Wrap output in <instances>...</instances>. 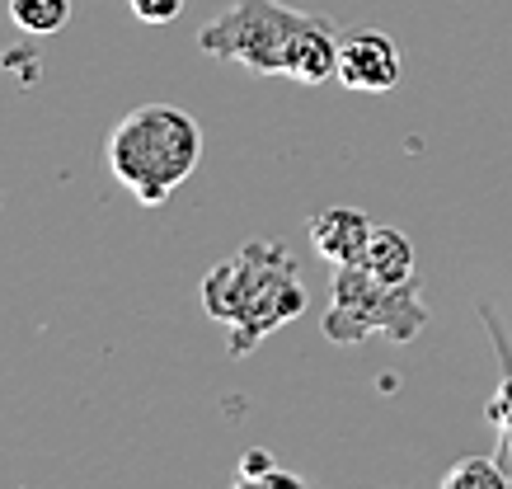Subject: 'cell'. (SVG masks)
Wrapping results in <instances>:
<instances>
[{
	"instance_id": "6da1fadb",
	"label": "cell",
	"mask_w": 512,
	"mask_h": 489,
	"mask_svg": "<svg viewBox=\"0 0 512 489\" xmlns=\"http://www.w3.org/2000/svg\"><path fill=\"white\" fill-rule=\"evenodd\" d=\"M311 306L301 269L287 245L249 240L202 278V311L226 330V353L249 358L273 330L292 325Z\"/></svg>"
},
{
	"instance_id": "7a4b0ae2",
	"label": "cell",
	"mask_w": 512,
	"mask_h": 489,
	"mask_svg": "<svg viewBox=\"0 0 512 489\" xmlns=\"http://www.w3.org/2000/svg\"><path fill=\"white\" fill-rule=\"evenodd\" d=\"M109 170L141 207L170 203V193L198 170L202 127L179 104H141L109 132Z\"/></svg>"
},
{
	"instance_id": "3957f363",
	"label": "cell",
	"mask_w": 512,
	"mask_h": 489,
	"mask_svg": "<svg viewBox=\"0 0 512 489\" xmlns=\"http://www.w3.org/2000/svg\"><path fill=\"white\" fill-rule=\"evenodd\" d=\"M428 330V301L419 278L414 283H386L367 264H334L329 278L325 339L329 344H362L367 334H386L395 344H414Z\"/></svg>"
},
{
	"instance_id": "277c9868",
	"label": "cell",
	"mask_w": 512,
	"mask_h": 489,
	"mask_svg": "<svg viewBox=\"0 0 512 489\" xmlns=\"http://www.w3.org/2000/svg\"><path fill=\"white\" fill-rule=\"evenodd\" d=\"M311 19V10H296L282 0H231L217 19L198 29V48L202 57L245 66L254 76H287L296 38Z\"/></svg>"
},
{
	"instance_id": "5b68a950",
	"label": "cell",
	"mask_w": 512,
	"mask_h": 489,
	"mask_svg": "<svg viewBox=\"0 0 512 489\" xmlns=\"http://www.w3.org/2000/svg\"><path fill=\"white\" fill-rule=\"evenodd\" d=\"M404 57L395 38L381 29H357L343 33L339 43V85L343 90H362V95H386L400 85Z\"/></svg>"
},
{
	"instance_id": "8992f818",
	"label": "cell",
	"mask_w": 512,
	"mask_h": 489,
	"mask_svg": "<svg viewBox=\"0 0 512 489\" xmlns=\"http://www.w3.org/2000/svg\"><path fill=\"white\" fill-rule=\"evenodd\" d=\"M376 221L362 207H325L311 217V245L329 264H362Z\"/></svg>"
},
{
	"instance_id": "52a82bcc",
	"label": "cell",
	"mask_w": 512,
	"mask_h": 489,
	"mask_svg": "<svg viewBox=\"0 0 512 489\" xmlns=\"http://www.w3.org/2000/svg\"><path fill=\"white\" fill-rule=\"evenodd\" d=\"M362 264H367L376 278H386V283H414V278H419V269H414V245H409V236L395 231V226H376Z\"/></svg>"
},
{
	"instance_id": "ba28073f",
	"label": "cell",
	"mask_w": 512,
	"mask_h": 489,
	"mask_svg": "<svg viewBox=\"0 0 512 489\" xmlns=\"http://www.w3.org/2000/svg\"><path fill=\"white\" fill-rule=\"evenodd\" d=\"M480 320L489 325V334H494L498 363H503V377H498V386H494V395H489L484 414H489V424L494 428H512V334L503 330V320L494 316V306H480Z\"/></svg>"
},
{
	"instance_id": "9c48e42d",
	"label": "cell",
	"mask_w": 512,
	"mask_h": 489,
	"mask_svg": "<svg viewBox=\"0 0 512 489\" xmlns=\"http://www.w3.org/2000/svg\"><path fill=\"white\" fill-rule=\"evenodd\" d=\"M10 19H15V29L47 38L71 24V0H10Z\"/></svg>"
},
{
	"instance_id": "30bf717a",
	"label": "cell",
	"mask_w": 512,
	"mask_h": 489,
	"mask_svg": "<svg viewBox=\"0 0 512 489\" xmlns=\"http://www.w3.org/2000/svg\"><path fill=\"white\" fill-rule=\"evenodd\" d=\"M235 485H245V489H254V485H273V489H301L306 480L296 471H287V466H278L273 461V452H264V447H254V452H245L240 457V466H235Z\"/></svg>"
},
{
	"instance_id": "8fae6325",
	"label": "cell",
	"mask_w": 512,
	"mask_h": 489,
	"mask_svg": "<svg viewBox=\"0 0 512 489\" xmlns=\"http://www.w3.org/2000/svg\"><path fill=\"white\" fill-rule=\"evenodd\" d=\"M442 489H512V485H508V471L489 452V457H461L442 475Z\"/></svg>"
},
{
	"instance_id": "7c38bea8",
	"label": "cell",
	"mask_w": 512,
	"mask_h": 489,
	"mask_svg": "<svg viewBox=\"0 0 512 489\" xmlns=\"http://www.w3.org/2000/svg\"><path fill=\"white\" fill-rule=\"evenodd\" d=\"M188 0H127V10L141 19V24H170V19L184 15Z\"/></svg>"
},
{
	"instance_id": "4fadbf2b",
	"label": "cell",
	"mask_w": 512,
	"mask_h": 489,
	"mask_svg": "<svg viewBox=\"0 0 512 489\" xmlns=\"http://www.w3.org/2000/svg\"><path fill=\"white\" fill-rule=\"evenodd\" d=\"M494 457H498V466H503V471H508V485H512V428H498Z\"/></svg>"
},
{
	"instance_id": "5bb4252c",
	"label": "cell",
	"mask_w": 512,
	"mask_h": 489,
	"mask_svg": "<svg viewBox=\"0 0 512 489\" xmlns=\"http://www.w3.org/2000/svg\"><path fill=\"white\" fill-rule=\"evenodd\" d=\"M0 207H5V198H0Z\"/></svg>"
}]
</instances>
